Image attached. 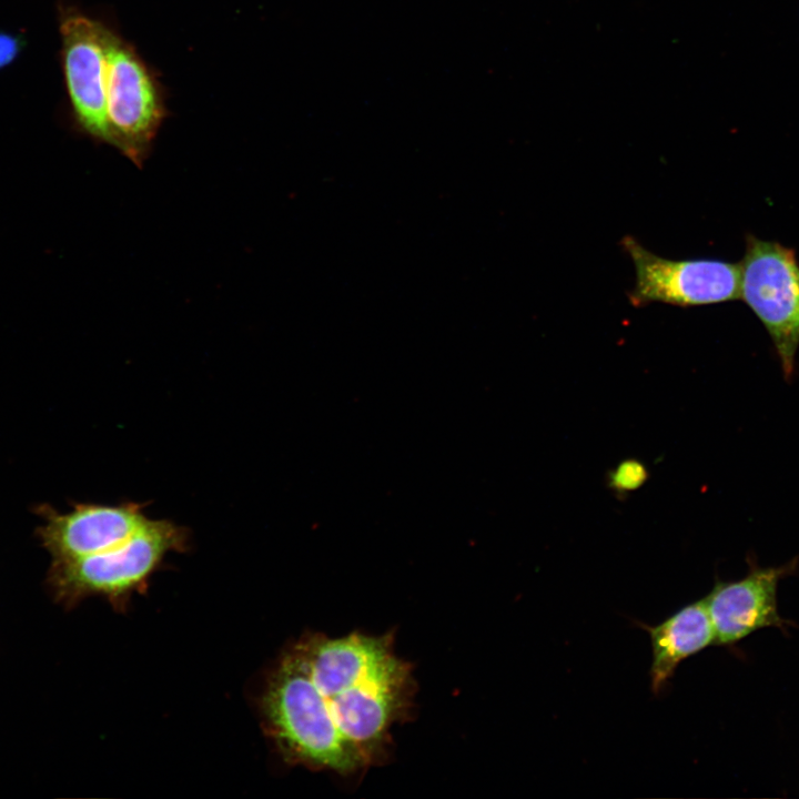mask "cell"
I'll list each match as a JSON object with an SVG mask.
<instances>
[{"label": "cell", "mask_w": 799, "mask_h": 799, "mask_svg": "<svg viewBox=\"0 0 799 799\" xmlns=\"http://www.w3.org/2000/svg\"><path fill=\"white\" fill-rule=\"evenodd\" d=\"M415 692L393 633H309L281 657L262 710L289 763L354 777L388 759L392 729L408 719Z\"/></svg>", "instance_id": "obj_1"}, {"label": "cell", "mask_w": 799, "mask_h": 799, "mask_svg": "<svg viewBox=\"0 0 799 799\" xmlns=\"http://www.w3.org/2000/svg\"><path fill=\"white\" fill-rule=\"evenodd\" d=\"M188 543L185 527L150 518L130 539L113 548L59 560L57 585L69 598L99 594L122 599L144 586L169 553L185 550Z\"/></svg>", "instance_id": "obj_2"}, {"label": "cell", "mask_w": 799, "mask_h": 799, "mask_svg": "<svg viewBox=\"0 0 799 799\" xmlns=\"http://www.w3.org/2000/svg\"><path fill=\"white\" fill-rule=\"evenodd\" d=\"M740 299L768 332L783 377L791 382L799 347V263L795 250L748 234L740 262Z\"/></svg>", "instance_id": "obj_3"}, {"label": "cell", "mask_w": 799, "mask_h": 799, "mask_svg": "<svg viewBox=\"0 0 799 799\" xmlns=\"http://www.w3.org/2000/svg\"><path fill=\"white\" fill-rule=\"evenodd\" d=\"M107 57L111 145L142 168L166 114L160 84L134 48L111 29Z\"/></svg>", "instance_id": "obj_4"}, {"label": "cell", "mask_w": 799, "mask_h": 799, "mask_svg": "<svg viewBox=\"0 0 799 799\" xmlns=\"http://www.w3.org/2000/svg\"><path fill=\"white\" fill-rule=\"evenodd\" d=\"M620 245L635 266L636 283L628 299L636 307L653 302L688 307L740 299V263L661 257L631 235L624 236Z\"/></svg>", "instance_id": "obj_5"}, {"label": "cell", "mask_w": 799, "mask_h": 799, "mask_svg": "<svg viewBox=\"0 0 799 799\" xmlns=\"http://www.w3.org/2000/svg\"><path fill=\"white\" fill-rule=\"evenodd\" d=\"M104 24L70 12L61 22L63 70L73 114L81 129L111 145L107 119V33Z\"/></svg>", "instance_id": "obj_6"}, {"label": "cell", "mask_w": 799, "mask_h": 799, "mask_svg": "<svg viewBox=\"0 0 799 799\" xmlns=\"http://www.w3.org/2000/svg\"><path fill=\"white\" fill-rule=\"evenodd\" d=\"M747 563L745 577L732 581L716 579L705 597L715 645H732L761 628H782L789 624L779 615L777 588L782 578L797 574L799 557L781 566L761 567L750 556Z\"/></svg>", "instance_id": "obj_7"}, {"label": "cell", "mask_w": 799, "mask_h": 799, "mask_svg": "<svg viewBox=\"0 0 799 799\" xmlns=\"http://www.w3.org/2000/svg\"><path fill=\"white\" fill-rule=\"evenodd\" d=\"M150 518L144 506L78 505L67 514H52L43 540L55 559L65 560L113 548L138 533Z\"/></svg>", "instance_id": "obj_8"}, {"label": "cell", "mask_w": 799, "mask_h": 799, "mask_svg": "<svg viewBox=\"0 0 799 799\" xmlns=\"http://www.w3.org/2000/svg\"><path fill=\"white\" fill-rule=\"evenodd\" d=\"M640 625L650 637V688L659 695L688 657L715 644V631L705 598L681 607L656 626Z\"/></svg>", "instance_id": "obj_9"}, {"label": "cell", "mask_w": 799, "mask_h": 799, "mask_svg": "<svg viewBox=\"0 0 799 799\" xmlns=\"http://www.w3.org/2000/svg\"><path fill=\"white\" fill-rule=\"evenodd\" d=\"M648 479L646 465L635 458L621 461L609 474L608 485L619 495L641 487Z\"/></svg>", "instance_id": "obj_10"}, {"label": "cell", "mask_w": 799, "mask_h": 799, "mask_svg": "<svg viewBox=\"0 0 799 799\" xmlns=\"http://www.w3.org/2000/svg\"><path fill=\"white\" fill-rule=\"evenodd\" d=\"M22 42L19 37L0 32V69L11 63L19 54Z\"/></svg>", "instance_id": "obj_11"}]
</instances>
